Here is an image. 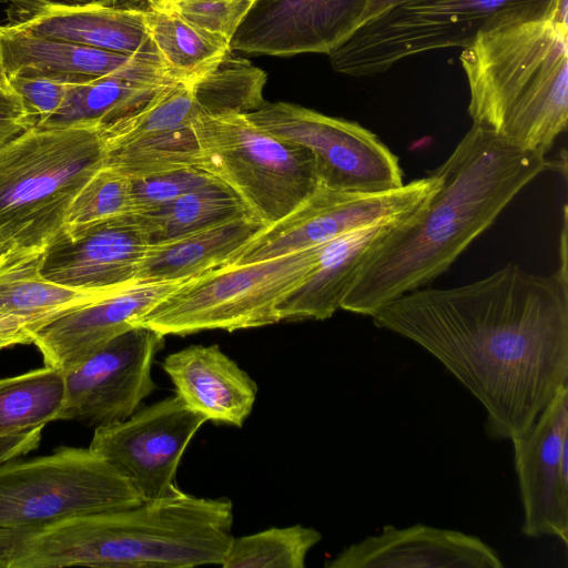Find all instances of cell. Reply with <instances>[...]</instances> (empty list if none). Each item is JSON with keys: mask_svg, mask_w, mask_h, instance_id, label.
<instances>
[{"mask_svg": "<svg viewBox=\"0 0 568 568\" xmlns=\"http://www.w3.org/2000/svg\"><path fill=\"white\" fill-rule=\"evenodd\" d=\"M438 185L433 172L385 192H348L320 185L291 213L256 234L225 265L270 260L365 226L407 220L427 204Z\"/></svg>", "mask_w": 568, "mask_h": 568, "instance_id": "30bf717a", "label": "cell"}, {"mask_svg": "<svg viewBox=\"0 0 568 568\" xmlns=\"http://www.w3.org/2000/svg\"><path fill=\"white\" fill-rule=\"evenodd\" d=\"M318 530L303 525L272 527L233 537L221 564L224 568H304L308 551L321 541Z\"/></svg>", "mask_w": 568, "mask_h": 568, "instance_id": "f546056e", "label": "cell"}, {"mask_svg": "<svg viewBox=\"0 0 568 568\" xmlns=\"http://www.w3.org/2000/svg\"><path fill=\"white\" fill-rule=\"evenodd\" d=\"M367 0H257L230 49L290 57L328 54L358 26Z\"/></svg>", "mask_w": 568, "mask_h": 568, "instance_id": "9a60e30c", "label": "cell"}, {"mask_svg": "<svg viewBox=\"0 0 568 568\" xmlns=\"http://www.w3.org/2000/svg\"><path fill=\"white\" fill-rule=\"evenodd\" d=\"M132 484L90 448L0 464V547L62 519L133 507Z\"/></svg>", "mask_w": 568, "mask_h": 568, "instance_id": "8992f818", "label": "cell"}, {"mask_svg": "<svg viewBox=\"0 0 568 568\" xmlns=\"http://www.w3.org/2000/svg\"><path fill=\"white\" fill-rule=\"evenodd\" d=\"M561 0H412L356 28L328 53L342 74L366 77L432 50L465 48L493 21L516 12L548 11Z\"/></svg>", "mask_w": 568, "mask_h": 568, "instance_id": "9c48e42d", "label": "cell"}, {"mask_svg": "<svg viewBox=\"0 0 568 568\" xmlns=\"http://www.w3.org/2000/svg\"><path fill=\"white\" fill-rule=\"evenodd\" d=\"M134 214L150 244L251 215L237 194L217 180L156 209Z\"/></svg>", "mask_w": 568, "mask_h": 568, "instance_id": "4316f807", "label": "cell"}, {"mask_svg": "<svg viewBox=\"0 0 568 568\" xmlns=\"http://www.w3.org/2000/svg\"><path fill=\"white\" fill-rule=\"evenodd\" d=\"M92 79V78H91ZM87 79L57 74H23L9 77L12 90L19 95L37 125L43 123L61 106L68 88Z\"/></svg>", "mask_w": 568, "mask_h": 568, "instance_id": "836d02e7", "label": "cell"}, {"mask_svg": "<svg viewBox=\"0 0 568 568\" xmlns=\"http://www.w3.org/2000/svg\"><path fill=\"white\" fill-rule=\"evenodd\" d=\"M132 213H141L164 205L179 196L205 186L215 179L199 168L162 172L130 179Z\"/></svg>", "mask_w": 568, "mask_h": 568, "instance_id": "d6a6232c", "label": "cell"}, {"mask_svg": "<svg viewBox=\"0 0 568 568\" xmlns=\"http://www.w3.org/2000/svg\"><path fill=\"white\" fill-rule=\"evenodd\" d=\"M132 213L131 181L122 173L101 168L70 204L63 233L72 235L98 223Z\"/></svg>", "mask_w": 568, "mask_h": 568, "instance_id": "4dcf8cb0", "label": "cell"}, {"mask_svg": "<svg viewBox=\"0 0 568 568\" xmlns=\"http://www.w3.org/2000/svg\"><path fill=\"white\" fill-rule=\"evenodd\" d=\"M185 282V281H183ZM183 282L135 281L119 292L51 322L34 337L45 366L67 372L115 336Z\"/></svg>", "mask_w": 568, "mask_h": 568, "instance_id": "ac0fdd59", "label": "cell"}, {"mask_svg": "<svg viewBox=\"0 0 568 568\" xmlns=\"http://www.w3.org/2000/svg\"><path fill=\"white\" fill-rule=\"evenodd\" d=\"M264 131L307 149L320 185L348 192H385L404 185L398 158L361 124L287 102H266L245 114Z\"/></svg>", "mask_w": 568, "mask_h": 568, "instance_id": "8fae6325", "label": "cell"}, {"mask_svg": "<svg viewBox=\"0 0 568 568\" xmlns=\"http://www.w3.org/2000/svg\"><path fill=\"white\" fill-rule=\"evenodd\" d=\"M459 60L473 124L546 155L568 122V0L493 21Z\"/></svg>", "mask_w": 568, "mask_h": 568, "instance_id": "277c9868", "label": "cell"}, {"mask_svg": "<svg viewBox=\"0 0 568 568\" xmlns=\"http://www.w3.org/2000/svg\"><path fill=\"white\" fill-rule=\"evenodd\" d=\"M322 245L211 270L181 283L141 315L134 326L151 328L163 336H184L277 323V304L312 270Z\"/></svg>", "mask_w": 568, "mask_h": 568, "instance_id": "ba28073f", "label": "cell"}, {"mask_svg": "<svg viewBox=\"0 0 568 568\" xmlns=\"http://www.w3.org/2000/svg\"><path fill=\"white\" fill-rule=\"evenodd\" d=\"M162 368L175 394L206 420L242 427L253 409L256 383L217 345H191L171 353Z\"/></svg>", "mask_w": 568, "mask_h": 568, "instance_id": "44dd1931", "label": "cell"}, {"mask_svg": "<svg viewBox=\"0 0 568 568\" xmlns=\"http://www.w3.org/2000/svg\"><path fill=\"white\" fill-rule=\"evenodd\" d=\"M146 9V24L158 57L176 82H192L231 51L230 41L162 10Z\"/></svg>", "mask_w": 568, "mask_h": 568, "instance_id": "484cf974", "label": "cell"}, {"mask_svg": "<svg viewBox=\"0 0 568 568\" xmlns=\"http://www.w3.org/2000/svg\"><path fill=\"white\" fill-rule=\"evenodd\" d=\"M2 248H4V247L0 244V251H1Z\"/></svg>", "mask_w": 568, "mask_h": 568, "instance_id": "ab89813d", "label": "cell"}, {"mask_svg": "<svg viewBox=\"0 0 568 568\" xmlns=\"http://www.w3.org/2000/svg\"><path fill=\"white\" fill-rule=\"evenodd\" d=\"M16 24L40 37L125 54L156 55L146 24V9L101 4L49 3Z\"/></svg>", "mask_w": 568, "mask_h": 568, "instance_id": "603a6c76", "label": "cell"}, {"mask_svg": "<svg viewBox=\"0 0 568 568\" xmlns=\"http://www.w3.org/2000/svg\"><path fill=\"white\" fill-rule=\"evenodd\" d=\"M12 89L9 82V78L6 73L2 60V50H1V41H0V90H9Z\"/></svg>", "mask_w": 568, "mask_h": 568, "instance_id": "f35d334b", "label": "cell"}, {"mask_svg": "<svg viewBox=\"0 0 568 568\" xmlns=\"http://www.w3.org/2000/svg\"><path fill=\"white\" fill-rule=\"evenodd\" d=\"M373 323L427 351L474 395L489 439L525 433L568 384V278L508 263L456 287L417 288Z\"/></svg>", "mask_w": 568, "mask_h": 568, "instance_id": "6da1fadb", "label": "cell"}, {"mask_svg": "<svg viewBox=\"0 0 568 568\" xmlns=\"http://www.w3.org/2000/svg\"><path fill=\"white\" fill-rule=\"evenodd\" d=\"M409 1L412 0H367L361 18L359 26L390 10L394 7L400 6Z\"/></svg>", "mask_w": 568, "mask_h": 568, "instance_id": "74e56055", "label": "cell"}, {"mask_svg": "<svg viewBox=\"0 0 568 568\" xmlns=\"http://www.w3.org/2000/svg\"><path fill=\"white\" fill-rule=\"evenodd\" d=\"M171 84L142 82L114 75L75 82L68 88L58 111L38 126H106L141 110Z\"/></svg>", "mask_w": 568, "mask_h": 568, "instance_id": "d4e9b609", "label": "cell"}, {"mask_svg": "<svg viewBox=\"0 0 568 568\" xmlns=\"http://www.w3.org/2000/svg\"><path fill=\"white\" fill-rule=\"evenodd\" d=\"M150 244L134 213L62 233L44 251L40 272L47 280L77 290L114 291L135 282Z\"/></svg>", "mask_w": 568, "mask_h": 568, "instance_id": "2e32d148", "label": "cell"}, {"mask_svg": "<svg viewBox=\"0 0 568 568\" xmlns=\"http://www.w3.org/2000/svg\"><path fill=\"white\" fill-rule=\"evenodd\" d=\"M497 551L476 536L417 524L386 525L352 544L326 568H501Z\"/></svg>", "mask_w": 568, "mask_h": 568, "instance_id": "d6986e66", "label": "cell"}, {"mask_svg": "<svg viewBox=\"0 0 568 568\" xmlns=\"http://www.w3.org/2000/svg\"><path fill=\"white\" fill-rule=\"evenodd\" d=\"M193 129L196 168L235 192L266 226L320 186L316 162L307 149L264 131L245 114L200 116Z\"/></svg>", "mask_w": 568, "mask_h": 568, "instance_id": "52a82bcc", "label": "cell"}, {"mask_svg": "<svg viewBox=\"0 0 568 568\" xmlns=\"http://www.w3.org/2000/svg\"><path fill=\"white\" fill-rule=\"evenodd\" d=\"M233 504L181 489L133 507L69 517L0 548V568H192L222 564Z\"/></svg>", "mask_w": 568, "mask_h": 568, "instance_id": "3957f363", "label": "cell"}, {"mask_svg": "<svg viewBox=\"0 0 568 568\" xmlns=\"http://www.w3.org/2000/svg\"><path fill=\"white\" fill-rule=\"evenodd\" d=\"M6 73L57 74L73 79L122 77L170 84L172 80L159 57L125 54L29 33L16 24H0Z\"/></svg>", "mask_w": 568, "mask_h": 568, "instance_id": "ffe728a7", "label": "cell"}, {"mask_svg": "<svg viewBox=\"0 0 568 568\" xmlns=\"http://www.w3.org/2000/svg\"><path fill=\"white\" fill-rule=\"evenodd\" d=\"M205 422L175 394L122 422L94 428L89 448L121 473L143 501H153L180 490L179 464Z\"/></svg>", "mask_w": 568, "mask_h": 568, "instance_id": "7c38bea8", "label": "cell"}, {"mask_svg": "<svg viewBox=\"0 0 568 568\" xmlns=\"http://www.w3.org/2000/svg\"><path fill=\"white\" fill-rule=\"evenodd\" d=\"M64 373L43 366L0 379V435L22 433L59 419Z\"/></svg>", "mask_w": 568, "mask_h": 568, "instance_id": "83f0119b", "label": "cell"}, {"mask_svg": "<svg viewBox=\"0 0 568 568\" xmlns=\"http://www.w3.org/2000/svg\"><path fill=\"white\" fill-rule=\"evenodd\" d=\"M44 251L14 246L0 251V351L33 343L51 322L122 290H77L53 283L40 272Z\"/></svg>", "mask_w": 568, "mask_h": 568, "instance_id": "e0dca14e", "label": "cell"}, {"mask_svg": "<svg viewBox=\"0 0 568 568\" xmlns=\"http://www.w3.org/2000/svg\"><path fill=\"white\" fill-rule=\"evenodd\" d=\"M37 125L19 95L12 90H0V148Z\"/></svg>", "mask_w": 568, "mask_h": 568, "instance_id": "e575fe53", "label": "cell"}, {"mask_svg": "<svg viewBox=\"0 0 568 568\" xmlns=\"http://www.w3.org/2000/svg\"><path fill=\"white\" fill-rule=\"evenodd\" d=\"M266 225L244 215L149 244L135 281L183 282L225 265Z\"/></svg>", "mask_w": 568, "mask_h": 568, "instance_id": "cb8c5ba5", "label": "cell"}, {"mask_svg": "<svg viewBox=\"0 0 568 568\" xmlns=\"http://www.w3.org/2000/svg\"><path fill=\"white\" fill-rule=\"evenodd\" d=\"M257 0H146V8L173 13L230 42Z\"/></svg>", "mask_w": 568, "mask_h": 568, "instance_id": "1f68e13d", "label": "cell"}, {"mask_svg": "<svg viewBox=\"0 0 568 568\" xmlns=\"http://www.w3.org/2000/svg\"><path fill=\"white\" fill-rule=\"evenodd\" d=\"M164 337L134 326L64 372L65 399L59 419L97 428L133 415L156 387L151 366Z\"/></svg>", "mask_w": 568, "mask_h": 568, "instance_id": "4fadbf2b", "label": "cell"}, {"mask_svg": "<svg viewBox=\"0 0 568 568\" xmlns=\"http://www.w3.org/2000/svg\"><path fill=\"white\" fill-rule=\"evenodd\" d=\"M43 427L22 433L0 435V464L28 454L36 449L41 440Z\"/></svg>", "mask_w": 568, "mask_h": 568, "instance_id": "d590c367", "label": "cell"}, {"mask_svg": "<svg viewBox=\"0 0 568 568\" xmlns=\"http://www.w3.org/2000/svg\"><path fill=\"white\" fill-rule=\"evenodd\" d=\"M524 509L521 531L568 544V384L521 435L510 439Z\"/></svg>", "mask_w": 568, "mask_h": 568, "instance_id": "5bb4252c", "label": "cell"}, {"mask_svg": "<svg viewBox=\"0 0 568 568\" xmlns=\"http://www.w3.org/2000/svg\"><path fill=\"white\" fill-rule=\"evenodd\" d=\"M549 168L545 155L473 124L447 160L432 171L439 179L434 195L372 251L341 308L372 317L390 301L433 282Z\"/></svg>", "mask_w": 568, "mask_h": 568, "instance_id": "7a4b0ae2", "label": "cell"}, {"mask_svg": "<svg viewBox=\"0 0 568 568\" xmlns=\"http://www.w3.org/2000/svg\"><path fill=\"white\" fill-rule=\"evenodd\" d=\"M7 2L9 23L28 20L49 3L45 0H2Z\"/></svg>", "mask_w": 568, "mask_h": 568, "instance_id": "8d00e7d4", "label": "cell"}, {"mask_svg": "<svg viewBox=\"0 0 568 568\" xmlns=\"http://www.w3.org/2000/svg\"><path fill=\"white\" fill-rule=\"evenodd\" d=\"M105 164L102 126H33L0 148V244L44 251Z\"/></svg>", "mask_w": 568, "mask_h": 568, "instance_id": "5b68a950", "label": "cell"}, {"mask_svg": "<svg viewBox=\"0 0 568 568\" xmlns=\"http://www.w3.org/2000/svg\"><path fill=\"white\" fill-rule=\"evenodd\" d=\"M266 73L232 51L190 82L200 116L246 114L261 108Z\"/></svg>", "mask_w": 568, "mask_h": 568, "instance_id": "f1b7e54d", "label": "cell"}, {"mask_svg": "<svg viewBox=\"0 0 568 568\" xmlns=\"http://www.w3.org/2000/svg\"><path fill=\"white\" fill-rule=\"evenodd\" d=\"M404 221L365 226L323 244L312 270L277 304L280 322L331 317L372 251Z\"/></svg>", "mask_w": 568, "mask_h": 568, "instance_id": "7402d4cb", "label": "cell"}]
</instances>
